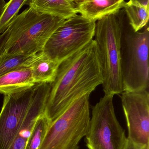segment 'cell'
I'll list each match as a JSON object with an SVG mask.
<instances>
[{
  "label": "cell",
  "mask_w": 149,
  "mask_h": 149,
  "mask_svg": "<svg viewBox=\"0 0 149 149\" xmlns=\"http://www.w3.org/2000/svg\"><path fill=\"white\" fill-rule=\"evenodd\" d=\"M102 70L94 40L59 65L50 84L44 114L51 123L78 97L102 84Z\"/></svg>",
  "instance_id": "6da1fadb"
},
{
  "label": "cell",
  "mask_w": 149,
  "mask_h": 149,
  "mask_svg": "<svg viewBox=\"0 0 149 149\" xmlns=\"http://www.w3.org/2000/svg\"><path fill=\"white\" fill-rule=\"evenodd\" d=\"M125 16L122 9L96 22L93 40L102 70L104 95H114L124 91L121 38Z\"/></svg>",
  "instance_id": "7a4b0ae2"
},
{
  "label": "cell",
  "mask_w": 149,
  "mask_h": 149,
  "mask_svg": "<svg viewBox=\"0 0 149 149\" xmlns=\"http://www.w3.org/2000/svg\"><path fill=\"white\" fill-rule=\"evenodd\" d=\"M39 13L31 8L15 16L7 29L5 55L37 54L43 50L51 36L65 21Z\"/></svg>",
  "instance_id": "3957f363"
},
{
  "label": "cell",
  "mask_w": 149,
  "mask_h": 149,
  "mask_svg": "<svg viewBox=\"0 0 149 149\" xmlns=\"http://www.w3.org/2000/svg\"><path fill=\"white\" fill-rule=\"evenodd\" d=\"M135 32L125 18L121 38L123 92L149 90V29Z\"/></svg>",
  "instance_id": "277c9868"
},
{
  "label": "cell",
  "mask_w": 149,
  "mask_h": 149,
  "mask_svg": "<svg viewBox=\"0 0 149 149\" xmlns=\"http://www.w3.org/2000/svg\"><path fill=\"white\" fill-rule=\"evenodd\" d=\"M89 93L75 100L50 124L39 149H78L90 121Z\"/></svg>",
  "instance_id": "5b68a950"
},
{
  "label": "cell",
  "mask_w": 149,
  "mask_h": 149,
  "mask_svg": "<svg viewBox=\"0 0 149 149\" xmlns=\"http://www.w3.org/2000/svg\"><path fill=\"white\" fill-rule=\"evenodd\" d=\"M114 95H104L92 108V116L85 136L88 149H123L125 130L117 119Z\"/></svg>",
  "instance_id": "8992f818"
},
{
  "label": "cell",
  "mask_w": 149,
  "mask_h": 149,
  "mask_svg": "<svg viewBox=\"0 0 149 149\" xmlns=\"http://www.w3.org/2000/svg\"><path fill=\"white\" fill-rule=\"evenodd\" d=\"M95 24L78 14L66 20L49 39L42 52L61 63L93 40Z\"/></svg>",
  "instance_id": "52a82bcc"
},
{
  "label": "cell",
  "mask_w": 149,
  "mask_h": 149,
  "mask_svg": "<svg viewBox=\"0 0 149 149\" xmlns=\"http://www.w3.org/2000/svg\"><path fill=\"white\" fill-rule=\"evenodd\" d=\"M36 85L21 92L4 95L0 112V149H9L19 132L33 102Z\"/></svg>",
  "instance_id": "ba28073f"
},
{
  "label": "cell",
  "mask_w": 149,
  "mask_h": 149,
  "mask_svg": "<svg viewBox=\"0 0 149 149\" xmlns=\"http://www.w3.org/2000/svg\"><path fill=\"white\" fill-rule=\"evenodd\" d=\"M121 94L128 128L127 138L138 145L149 146V91L123 92Z\"/></svg>",
  "instance_id": "9c48e42d"
},
{
  "label": "cell",
  "mask_w": 149,
  "mask_h": 149,
  "mask_svg": "<svg viewBox=\"0 0 149 149\" xmlns=\"http://www.w3.org/2000/svg\"><path fill=\"white\" fill-rule=\"evenodd\" d=\"M50 91V84H37L33 102L19 132L9 149H25L37 118L44 114Z\"/></svg>",
  "instance_id": "30bf717a"
},
{
  "label": "cell",
  "mask_w": 149,
  "mask_h": 149,
  "mask_svg": "<svg viewBox=\"0 0 149 149\" xmlns=\"http://www.w3.org/2000/svg\"><path fill=\"white\" fill-rule=\"evenodd\" d=\"M77 13L95 22L123 9V0H74Z\"/></svg>",
  "instance_id": "8fae6325"
},
{
  "label": "cell",
  "mask_w": 149,
  "mask_h": 149,
  "mask_svg": "<svg viewBox=\"0 0 149 149\" xmlns=\"http://www.w3.org/2000/svg\"><path fill=\"white\" fill-rule=\"evenodd\" d=\"M26 5L39 13L64 20L77 15L74 0H27Z\"/></svg>",
  "instance_id": "7c38bea8"
},
{
  "label": "cell",
  "mask_w": 149,
  "mask_h": 149,
  "mask_svg": "<svg viewBox=\"0 0 149 149\" xmlns=\"http://www.w3.org/2000/svg\"><path fill=\"white\" fill-rule=\"evenodd\" d=\"M36 84L31 68L13 71L0 76V94L4 95L21 92Z\"/></svg>",
  "instance_id": "4fadbf2b"
},
{
  "label": "cell",
  "mask_w": 149,
  "mask_h": 149,
  "mask_svg": "<svg viewBox=\"0 0 149 149\" xmlns=\"http://www.w3.org/2000/svg\"><path fill=\"white\" fill-rule=\"evenodd\" d=\"M123 9L129 25L134 32H139L148 25L149 0H131L125 2Z\"/></svg>",
  "instance_id": "5bb4252c"
},
{
  "label": "cell",
  "mask_w": 149,
  "mask_h": 149,
  "mask_svg": "<svg viewBox=\"0 0 149 149\" xmlns=\"http://www.w3.org/2000/svg\"><path fill=\"white\" fill-rule=\"evenodd\" d=\"M61 63L49 58L43 52L31 65L33 78L36 84H50L54 81Z\"/></svg>",
  "instance_id": "9a60e30c"
},
{
  "label": "cell",
  "mask_w": 149,
  "mask_h": 149,
  "mask_svg": "<svg viewBox=\"0 0 149 149\" xmlns=\"http://www.w3.org/2000/svg\"><path fill=\"white\" fill-rule=\"evenodd\" d=\"M40 53L15 55H1L0 56V76L13 71L30 68L39 57Z\"/></svg>",
  "instance_id": "2e32d148"
},
{
  "label": "cell",
  "mask_w": 149,
  "mask_h": 149,
  "mask_svg": "<svg viewBox=\"0 0 149 149\" xmlns=\"http://www.w3.org/2000/svg\"><path fill=\"white\" fill-rule=\"evenodd\" d=\"M51 123L44 113L37 118L25 149H39Z\"/></svg>",
  "instance_id": "e0dca14e"
},
{
  "label": "cell",
  "mask_w": 149,
  "mask_h": 149,
  "mask_svg": "<svg viewBox=\"0 0 149 149\" xmlns=\"http://www.w3.org/2000/svg\"><path fill=\"white\" fill-rule=\"evenodd\" d=\"M27 0H11L7 2L0 16V35L3 33L9 26L14 18L18 15L20 9L26 5Z\"/></svg>",
  "instance_id": "ac0fdd59"
},
{
  "label": "cell",
  "mask_w": 149,
  "mask_h": 149,
  "mask_svg": "<svg viewBox=\"0 0 149 149\" xmlns=\"http://www.w3.org/2000/svg\"><path fill=\"white\" fill-rule=\"evenodd\" d=\"M123 149H149V146H142L138 145L127 138V140Z\"/></svg>",
  "instance_id": "d6986e66"
},
{
  "label": "cell",
  "mask_w": 149,
  "mask_h": 149,
  "mask_svg": "<svg viewBox=\"0 0 149 149\" xmlns=\"http://www.w3.org/2000/svg\"><path fill=\"white\" fill-rule=\"evenodd\" d=\"M7 40L8 32L6 30L3 33L0 35V56L4 53Z\"/></svg>",
  "instance_id": "ffe728a7"
},
{
  "label": "cell",
  "mask_w": 149,
  "mask_h": 149,
  "mask_svg": "<svg viewBox=\"0 0 149 149\" xmlns=\"http://www.w3.org/2000/svg\"><path fill=\"white\" fill-rule=\"evenodd\" d=\"M7 3L4 0H0V16L3 13Z\"/></svg>",
  "instance_id": "44dd1931"
}]
</instances>
